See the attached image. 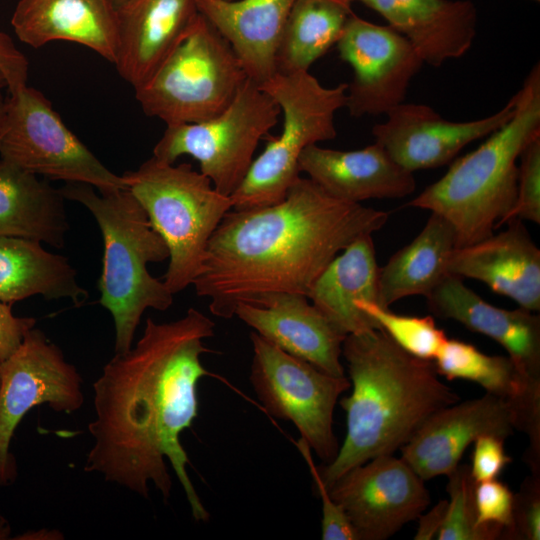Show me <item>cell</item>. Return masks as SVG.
<instances>
[{
  "label": "cell",
  "instance_id": "1",
  "mask_svg": "<svg viewBox=\"0 0 540 540\" xmlns=\"http://www.w3.org/2000/svg\"><path fill=\"white\" fill-rule=\"evenodd\" d=\"M214 329L215 323L192 307L175 321L146 319L138 342L115 353L93 384L96 417L88 430L94 444L84 466L143 498L152 483L167 501L168 460L198 522L210 515L187 473L180 435L198 415L200 379L212 375L201 357L212 352L204 340Z\"/></svg>",
  "mask_w": 540,
  "mask_h": 540
},
{
  "label": "cell",
  "instance_id": "2",
  "mask_svg": "<svg viewBox=\"0 0 540 540\" xmlns=\"http://www.w3.org/2000/svg\"><path fill=\"white\" fill-rule=\"evenodd\" d=\"M388 217L335 198L300 176L280 202L226 213L209 241L195 292L224 319L234 317L241 303L261 305L279 294L307 296L336 255L380 230Z\"/></svg>",
  "mask_w": 540,
  "mask_h": 540
},
{
  "label": "cell",
  "instance_id": "3",
  "mask_svg": "<svg viewBox=\"0 0 540 540\" xmlns=\"http://www.w3.org/2000/svg\"><path fill=\"white\" fill-rule=\"evenodd\" d=\"M342 356L352 391L339 402L343 444L318 467L328 489L351 468L400 450L431 415L460 400L433 361L409 354L378 328L347 335Z\"/></svg>",
  "mask_w": 540,
  "mask_h": 540
},
{
  "label": "cell",
  "instance_id": "4",
  "mask_svg": "<svg viewBox=\"0 0 540 540\" xmlns=\"http://www.w3.org/2000/svg\"><path fill=\"white\" fill-rule=\"evenodd\" d=\"M512 117L475 150L454 159L447 172L407 206L428 210L454 229L456 247L487 238L499 228L517 196L520 153L540 136V66L514 94Z\"/></svg>",
  "mask_w": 540,
  "mask_h": 540
},
{
  "label": "cell",
  "instance_id": "5",
  "mask_svg": "<svg viewBox=\"0 0 540 540\" xmlns=\"http://www.w3.org/2000/svg\"><path fill=\"white\" fill-rule=\"evenodd\" d=\"M64 199L78 202L94 216L104 242L99 303L112 315L115 353L133 345L135 331L146 309L165 311L173 294L164 281L153 277L149 263L169 259V250L148 216L127 189L100 193L85 183H65Z\"/></svg>",
  "mask_w": 540,
  "mask_h": 540
},
{
  "label": "cell",
  "instance_id": "6",
  "mask_svg": "<svg viewBox=\"0 0 540 540\" xmlns=\"http://www.w3.org/2000/svg\"><path fill=\"white\" fill-rule=\"evenodd\" d=\"M122 177L168 247L163 281L175 295L193 285L213 233L232 209L231 197L218 192L191 164L153 156Z\"/></svg>",
  "mask_w": 540,
  "mask_h": 540
},
{
  "label": "cell",
  "instance_id": "7",
  "mask_svg": "<svg viewBox=\"0 0 540 540\" xmlns=\"http://www.w3.org/2000/svg\"><path fill=\"white\" fill-rule=\"evenodd\" d=\"M259 86L280 108L282 130L254 158L230 196L234 210L261 208L284 199L300 177L303 150L336 137L335 116L346 105L347 83L325 87L309 71L276 73Z\"/></svg>",
  "mask_w": 540,
  "mask_h": 540
},
{
  "label": "cell",
  "instance_id": "8",
  "mask_svg": "<svg viewBox=\"0 0 540 540\" xmlns=\"http://www.w3.org/2000/svg\"><path fill=\"white\" fill-rule=\"evenodd\" d=\"M247 75L230 44L200 13L186 36L139 88L143 112L166 126L219 115Z\"/></svg>",
  "mask_w": 540,
  "mask_h": 540
},
{
  "label": "cell",
  "instance_id": "9",
  "mask_svg": "<svg viewBox=\"0 0 540 540\" xmlns=\"http://www.w3.org/2000/svg\"><path fill=\"white\" fill-rule=\"evenodd\" d=\"M280 115L274 100L247 79L219 115L198 123L166 126L153 157L172 164L189 155L218 192L231 196L245 178L259 141Z\"/></svg>",
  "mask_w": 540,
  "mask_h": 540
},
{
  "label": "cell",
  "instance_id": "10",
  "mask_svg": "<svg viewBox=\"0 0 540 540\" xmlns=\"http://www.w3.org/2000/svg\"><path fill=\"white\" fill-rule=\"evenodd\" d=\"M0 159L35 175L85 183L100 193L127 188L65 125L51 102L26 85L9 94L0 132Z\"/></svg>",
  "mask_w": 540,
  "mask_h": 540
},
{
  "label": "cell",
  "instance_id": "11",
  "mask_svg": "<svg viewBox=\"0 0 540 540\" xmlns=\"http://www.w3.org/2000/svg\"><path fill=\"white\" fill-rule=\"evenodd\" d=\"M253 358L251 385L264 410L290 421L300 438L326 464L339 450L333 430L335 406L351 384L276 347L256 332L250 334Z\"/></svg>",
  "mask_w": 540,
  "mask_h": 540
},
{
  "label": "cell",
  "instance_id": "12",
  "mask_svg": "<svg viewBox=\"0 0 540 540\" xmlns=\"http://www.w3.org/2000/svg\"><path fill=\"white\" fill-rule=\"evenodd\" d=\"M82 379L61 349L37 328L29 330L19 348L0 363V485L16 475L9 452L14 431L33 407L47 403L71 413L83 402Z\"/></svg>",
  "mask_w": 540,
  "mask_h": 540
},
{
  "label": "cell",
  "instance_id": "13",
  "mask_svg": "<svg viewBox=\"0 0 540 540\" xmlns=\"http://www.w3.org/2000/svg\"><path fill=\"white\" fill-rule=\"evenodd\" d=\"M336 46L341 60L353 70L345 107L355 118L386 115L403 103L411 80L424 64L403 35L355 14Z\"/></svg>",
  "mask_w": 540,
  "mask_h": 540
},
{
  "label": "cell",
  "instance_id": "14",
  "mask_svg": "<svg viewBox=\"0 0 540 540\" xmlns=\"http://www.w3.org/2000/svg\"><path fill=\"white\" fill-rule=\"evenodd\" d=\"M424 480L401 457L381 455L357 465L330 487L358 540H385L430 504Z\"/></svg>",
  "mask_w": 540,
  "mask_h": 540
},
{
  "label": "cell",
  "instance_id": "15",
  "mask_svg": "<svg viewBox=\"0 0 540 540\" xmlns=\"http://www.w3.org/2000/svg\"><path fill=\"white\" fill-rule=\"evenodd\" d=\"M514 109L513 95L492 115L457 122L444 119L428 105L403 102L372 128V135L400 166L414 173L451 163L465 146L506 123Z\"/></svg>",
  "mask_w": 540,
  "mask_h": 540
},
{
  "label": "cell",
  "instance_id": "16",
  "mask_svg": "<svg viewBox=\"0 0 540 540\" xmlns=\"http://www.w3.org/2000/svg\"><path fill=\"white\" fill-rule=\"evenodd\" d=\"M515 430L517 419L512 408L485 393L431 415L400 449V457L427 481L447 476L478 437L495 435L506 439Z\"/></svg>",
  "mask_w": 540,
  "mask_h": 540
},
{
  "label": "cell",
  "instance_id": "17",
  "mask_svg": "<svg viewBox=\"0 0 540 540\" xmlns=\"http://www.w3.org/2000/svg\"><path fill=\"white\" fill-rule=\"evenodd\" d=\"M433 362L437 373L447 380L472 381L512 408L517 430L529 440L525 462L531 474L539 475L540 378L522 371L509 356L487 355L458 339L447 338Z\"/></svg>",
  "mask_w": 540,
  "mask_h": 540
},
{
  "label": "cell",
  "instance_id": "18",
  "mask_svg": "<svg viewBox=\"0 0 540 540\" xmlns=\"http://www.w3.org/2000/svg\"><path fill=\"white\" fill-rule=\"evenodd\" d=\"M507 228L473 244L456 247L449 258L448 274L486 284L519 307L540 310V250L519 219Z\"/></svg>",
  "mask_w": 540,
  "mask_h": 540
},
{
  "label": "cell",
  "instance_id": "19",
  "mask_svg": "<svg viewBox=\"0 0 540 540\" xmlns=\"http://www.w3.org/2000/svg\"><path fill=\"white\" fill-rule=\"evenodd\" d=\"M234 316L284 352L333 376H345L341 363L346 337L302 294H279L261 305L241 303Z\"/></svg>",
  "mask_w": 540,
  "mask_h": 540
},
{
  "label": "cell",
  "instance_id": "20",
  "mask_svg": "<svg viewBox=\"0 0 540 540\" xmlns=\"http://www.w3.org/2000/svg\"><path fill=\"white\" fill-rule=\"evenodd\" d=\"M117 13L114 66L134 90L153 75L199 16L196 0H128Z\"/></svg>",
  "mask_w": 540,
  "mask_h": 540
},
{
  "label": "cell",
  "instance_id": "21",
  "mask_svg": "<svg viewBox=\"0 0 540 540\" xmlns=\"http://www.w3.org/2000/svg\"><path fill=\"white\" fill-rule=\"evenodd\" d=\"M299 171L331 196L352 203L404 198L416 188L413 173L377 142L349 151L310 145L299 158Z\"/></svg>",
  "mask_w": 540,
  "mask_h": 540
},
{
  "label": "cell",
  "instance_id": "22",
  "mask_svg": "<svg viewBox=\"0 0 540 540\" xmlns=\"http://www.w3.org/2000/svg\"><path fill=\"white\" fill-rule=\"evenodd\" d=\"M425 298L435 316L493 339L522 371L540 378V318L532 311L494 306L452 274Z\"/></svg>",
  "mask_w": 540,
  "mask_h": 540
},
{
  "label": "cell",
  "instance_id": "23",
  "mask_svg": "<svg viewBox=\"0 0 540 540\" xmlns=\"http://www.w3.org/2000/svg\"><path fill=\"white\" fill-rule=\"evenodd\" d=\"M11 25L17 38L33 48L67 41L113 65L117 58L118 13L112 0H19Z\"/></svg>",
  "mask_w": 540,
  "mask_h": 540
},
{
  "label": "cell",
  "instance_id": "24",
  "mask_svg": "<svg viewBox=\"0 0 540 540\" xmlns=\"http://www.w3.org/2000/svg\"><path fill=\"white\" fill-rule=\"evenodd\" d=\"M358 1L380 14L434 67L462 57L476 36L477 11L470 0Z\"/></svg>",
  "mask_w": 540,
  "mask_h": 540
},
{
  "label": "cell",
  "instance_id": "25",
  "mask_svg": "<svg viewBox=\"0 0 540 540\" xmlns=\"http://www.w3.org/2000/svg\"><path fill=\"white\" fill-rule=\"evenodd\" d=\"M199 13L226 39L247 78L276 74V52L295 0H196Z\"/></svg>",
  "mask_w": 540,
  "mask_h": 540
},
{
  "label": "cell",
  "instance_id": "26",
  "mask_svg": "<svg viewBox=\"0 0 540 540\" xmlns=\"http://www.w3.org/2000/svg\"><path fill=\"white\" fill-rule=\"evenodd\" d=\"M378 274L372 235L362 236L331 260L310 287L307 298L346 336L377 328L358 305L377 303Z\"/></svg>",
  "mask_w": 540,
  "mask_h": 540
},
{
  "label": "cell",
  "instance_id": "27",
  "mask_svg": "<svg viewBox=\"0 0 540 540\" xmlns=\"http://www.w3.org/2000/svg\"><path fill=\"white\" fill-rule=\"evenodd\" d=\"M69 223L64 197L37 175L0 159V236L62 248Z\"/></svg>",
  "mask_w": 540,
  "mask_h": 540
},
{
  "label": "cell",
  "instance_id": "28",
  "mask_svg": "<svg viewBox=\"0 0 540 540\" xmlns=\"http://www.w3.org/2000/svg\"><path fill=\"white\" fill-rule=\"evenodd\" d=\"M455 248L451 224L431 213L420 233L379 267L377 304L389 308L406 297L428 296L448 275V261Z\"/></svg>",
  "mask_w": 540,
  "mask_h": 540
},
{
  "label": "cell",
  "instance_id": "29",
  "mask_svg": "<svg viewBox=\"0 0 540 540\" xmlns=\"http://www.w3.org/2000/svg\"><path fill=\"white\" fill-rule=\"evenodd\" d=\"M34 295L68 298L78 305L88 292L66 257L36 240L0 236V300L12 304Z\"/></svg>",
  "mask_w": 540,
  "mask_h": 540
},
{
  "label": "cell",
  "instance_id": "30",
  "mask_svg": "<svg viewBox=\"0 0 540 540\" xmlns=\"http://www.w3.org/2000/svg\"><path fill=\"white\" fill-rule=\"evenodd\" d=\"M355 0H295L276 52V73L309 71L339 41Z\"/></svg>",
  "mask_w": 540,
  "mask_h": 540
},
{
  "label": "cell",
  "instance_id": "31",
  "mask_svg": "<svg viewBox=\"0 0 540 540\" xmlns=\"http://www.w3.org/2000/svg\"><path fill=\"white\" fill-rule=\"evenodd\" d=\"M358 309L371 318L394 343L409 354L433 361L447 340L432 316L396 314L375 302H361Z\"/></svg>",
  "mask_w": 540,
  "mask_h": 540
},
{
  "label": "cell",
  "instance_id": "32",
  "mask_svg": "<svg viewBox=\"0 0 540 540\" xmlns=\"http://www.w3.org/2000/svg\"><path fill=\"white\" fill-rule=\"evenodd\" d=\"M446 515L438 540H487L476 520L474 481L470 465H458L448 475Z\"/></svg>",
  "mask_w": 540,
  "mask_h": 540
},
{
  "label": "cell",
  "instance_id": "33",
  "mask_svg": "<svg viewBox=\"0 0 540 540\" xmlns=\"http://www.w3.org/2000/svg\"><path fill=\"white\" fill-rule=\"evenodd\" d=\"M476 520L487 540H513L514 493L497 479L476 483Z\"/></svg>",
  "mask_w": 540,
  "mask_h": 540
},
{
  "label": "cell",
  "instance_id": "34",
  "mask_svg": "<svg viewBox=\"0 0 540 540\" xmlns=\"http://www.w3.org/2000/svg\"><path fill=\"white\" fill-rule=\"evenodd\" d=\"M518 160L516 200L499 227L512 219L540 224V136L525 145Z\"/></svg>",
  "mask_w": 540,
  "mask_h": 540
},
{
  "label": "cell",
  "instance_id": "35",
  "mask_svg": "<svg viewBox=\"0 0 540 540\" xmlns=\"http://www.w3.org/2000/svg\"><path fill=\"white\" fill-rule=\"evenodd\" d=\"M296 446L304 457L322 502L321 538L323 540H358L356 531L342 507L330 495L306 441L300 438Z\"/></svg>",
  "mask_w": 540,
  "mask_h": 540
},
{
  "label": "cell",
  "instance_id": "36",
  "mask_svg": "<svg viewBox=\"0 0 540 540\" xmlns=\"http://www.w3.org/2000/svg\"><path fill=\"white\" fill-rule=\"evenodd\" d=\"M540 539V475L531 474L514 494L513 540Z\"/></svg>",
  "mask_w": 540,
  "mask_h": 540
},
{
  "label": "cell",
  "instance_id": "37",
  "mask_svg": "<svg viewBox=\"0 0 540 540\" xmlns=\"http://www.w3.org/2000/svg\"><path fill=\"white\" fill-rule=\"evenodd\" d=\"M505 439L495 435H482L474 441L471 475L476 483L497 479L512 462L506 453Z\"/></svg>",
  "mask_w": 540,
  "mask_h": 540
},
{
  "label": "cell",
  "instance_id": "38",
  "mask_svg": "<svg viewBox=\"0 0 540 540\" xmlns=\"http://www.w3.org/2000/svg\"><path fill=\"white\" fill-rule=\"evenodd\" d=\"M0 72L6 80L9 94H14L28 85L29 62L12 38L2 31H0Z\"/></svg>",
  "mask_w": 540,
  "mask_h": 540
},
{
  "label": "cell",
  "instance_id": "39",
  "mask_svg": "<svg viewBox=\"0 0 540 540\" xmlns=\"http://www.w3.org/2000/svg\"><path fill=\"white\" fill-rule=\"evenodd\" d=\"M33 317H17L11 304L0 300V363L9 358L21 345L26 333L35 327Z\"/></svg>",
  "mask_w": 540,
  "mask_h": 540
},
{
  "label": "cell",
  "instance_id": "40",
  "mask_svg": "<svg viewBox=\"0 0 540 540\" xmlns=\"http://www.w3.org/2000/svg\"><path fill=\"white\" fill-rule=\"evenodd\" d=\"M448 500L439 501L429 512L422 513L418 519L415 540L436 539L446 515Z\"/></svg>",
  "mask_w": 540,
  "mask_h": 540
},
{
  "label": "cell",
  "instance_id": "41",
  "mask_svg": "<svg viewBox=\"0 0 540 540\" xmlns=\"http://www.w3.org/2000/svg\"><path fill=\"white\" fill-rule=\"evenodd\" d=\"M6 104H7V98L3 96L2 89H0V132H1L4 119H5Z\"/></svg>",
  "mask_w": 540,
  "mask_h": 540
},
{
  "label": "cell",
  "instance_id": "42",
  "mask_svg": "<svg viewBox=\"0 0 540 540\" xmlns=\"http://www.w3.org/2000/svg\"><path fill=\"white\" fill-rule=\"evenodd\" d=\"M115 7L118 9L123 6L128 0H112Z\"/></svg>",
  "mask_w": 540,
  "mask_h": 540
},
{
  "label": "cell",
  "instance_id": "43",
  "mask_svg": "<svg viewBox=\"0 0 540 540\" xmlns=\"http://www.w3.org/2000/svg\"><path fill=\"white\" fill-rule=\"evenodd\" d=\"M4 87L7 88L6 80L3 74L0 72V89H3Z\"/></svg>",
  "mask_w": 540,
  "mask_h": 540
},
{
  "label": "cell",
  "instance_id": "44",
  "mask_svg": "<svg viewBox=\"0 0 540 540\" xmlns=\"http://www.w3.org/2000/svg\"><path fill=\"white\" fill-rule=\"evenodd\" d=\"M534 1H539V0H534Z\"/></svg>",
  "mask_w": 540,
  "mask_h": 540
}]
</instances>
